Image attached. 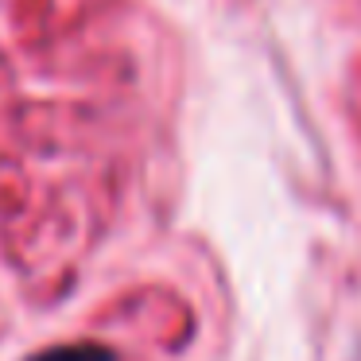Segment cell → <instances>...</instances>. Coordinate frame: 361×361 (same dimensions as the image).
<instances>
[]
</instances>
